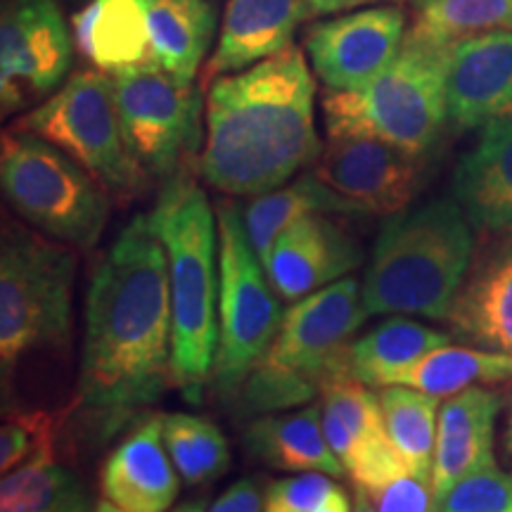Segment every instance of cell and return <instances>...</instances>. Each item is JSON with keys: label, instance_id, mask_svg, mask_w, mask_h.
Listing matches in <instances>:
<instances>
[{"label": "cell", "instance_id": "cell-1", "mask_svg": "<svg viewBox=\"0 0 512 512\" xmlns=\"http://www.w3.org/2000/svg\"><path fill=\"white\" fill-rule=\"evenodd\" d=\"M83 323L74 403L107 439L174 384L169 261L147 214L133 216L95 266Z\"/></svg>", "mask_w": 512, "mask_h": 512}, {"label": "cell", "instance_id": "cell-2", "mask_svg": "<svg viewBox=\"0 0 512 512\" xmlns=\"http://www.w3.org/2000/svg\"><path fill=\"white\" fill-rule=\"evenodd\" d=\"M309 62L297 46L242 69L216 76L204 107V145L197 159L211 188L256 197L283 188L320 147L313 124Z\"/></svg>", "mask_w": 512, "mask_h": 512}, {"label": "cell", "instance_id": "cell-3", "mask_svg": "<svg viewBox=\"0 0 512 512\" xmlns=\"http://www.w3.org/2000/svg\"><path fill=\"white\" fill-rule=\"evenodd\" d=\"M147 216L169 261L174 311L171 375L185 399L197 403L211 382L219 347V223L209 197L190 171L164 181L155 207Z\"/></svg>", "mask_w": 512, "mask_h": 512}, {"label": "cell", "instance_id": "cell-4", "mask_svg": "<svg viewBox=\"0 0 512 512\" xmlns=\"http://www.w3.org/2000/svg\"><path fill=\"white\" fill-rule=\"evenodd\" d=\"M472 259V223L456 200L441 197L389 214L363 280L366 311L446 320Z\"/></svg>", "mask_w": 512, "mask_h": 512}, {"label": "cell", "instance_id": "cell-5", "mask_svg": "<svg viewBox=\"0 0 512 512\" xmlns=\"http://www.w3.org/2000/svg\"><path fill=\"white\" fill-rule=\"evenodd\" d=\"M368 316L363 285L349 275L297 299L242 384L240 413L259 418L292 411L320 396L332 375L351 373V342Z\"/></svg>", "mask_w": 512, "mask_h": 512}, {"label": "cell", "instance_id": "cell-6", "mask_svg": "<svg viewBox=\"0 0 512 512\" xmlns=\"http://www.w3.org/2000/svg\"><path fill=\"white\" fill-rule=\"evenodd\" d=\"M453 43L408 31L399 53L356 91L323 93L328 138L368 136L425 159L448 119L446 74Z\"/></svg>", "mask_w": 512, "mask_h": 512}, {"label": "cell", "instance_id": "cell-7", "mask_svg": "<svg viewBox=\"0 0 512 512\" xmlns=\"http://www.w3.org/2000/svg\"><path fill=\"white\" fill-rule=\"evenodd\" d=\"M74 278L76 254L69 245L5 221L0 238V366L5 384L27 356L69 344Z\"/></svg>", "mask_w": 512, "mask_h": 512}, {"label": "cell", "instance_id": "cell-8", "mask_svg": "<svg viewBox=\"0 0 512 512\" xmlns=\"http://www.w3.org/2000/svg\"><path fill=\"white\" fill-rule=\"evenodd\" d=\"M0 183L10 207L38 233L93 249L110 219V192L48 140L12 126L0 147Z\"/></svg>", "mask_w": 512, "mask_h": 512}, {"label": "cell", "instance_id": "cell-9", "mask_svg": "<svg viewBox=\"0 0 512 512\" xmlns=\"http://www.w3.org/2000/svg\"><path fill=\"white\" fill-rule=\"evenodd\" d=\"M15 128L60 147L117 200L136 197L150 178L128 150L114 76L100 69L76 72L48 100L17 119Z\"/></svg>", "mask_w": 512, "mask_h": 512}, {"label": "cell", "instance_id": "cell-10", "mask_svg": "<svg viewBox=\"0 0 512 512\" xmlns=\"http://www.w3.org/2000/svg\"><path fill=\"white\" fill-rule=\"evenodd\" d=\"M219 223V347L211 387L221 396H238L242 384L266 354L283 323L266 268L249 242L240 207L216 204Z\"/></svg>", "mask_w": 512, "mask_h": 512}, {"label": "cell", "instance_id": "cell-11", "mask_svg": "<svg viewBox=\"0 0 512 512\" xmlns=\"http://www.w3.org/2000/svg\"><path fill=\"white\" fill-rule=\"evenodd\" d=\"M114 93L128 150L152 178H174L202 143V93L164 69H131L114 76Z\"/></svg>", "mask_w": 512, "mask_h": 512}, {"label": "cell", "instance_id": "cell-12", "mask_svg": "<svg viewBox=\"0 0 512 512\" xmlns=\"http://www.w3.org/2000/svg\"><path fill=\"white\" fill-rule=\"evenodd\" d=\"M74 34L60 0H5L0 22V105L17 114L48 100L72 67Z\"/></svg>", "mask_w": 512, "mask_h": 512}, {"label": "cell", "instance_id": "cell-13", "mask_svg": "<svg viewBox=\"0 0 512 512\" xmlns=\"http://www.w3.org/2000/svg\"><path fill=\"white\" fill-rule=\"evenodd\" d=\"M311 174L358 214H396L420 188L422 159L377 138L332 136Z\"/></svg>", "mask_w": 512, "mask_h": 512}, {"label": "cell", "instance_id": "cell-14", "mask_svg": "<svg viewBox=\"0 0 512 512\" xmlns=\"http://www.w3.org/2000/svg\"><path fill=\"white\" fill-rule=\"evenodd\" d=\"M406 38L401 8H366L313 24L306 53L330 91H356L394 60Z\"/></svg>", "mask_w": 512, "mask_h": 512}, {"label": "cell", "instance_id": "cell-15", "mask_svg": "<svg viewBox=\"0 0 512 512\" xmlns=\"http://www.w3.org/2000/svg\"><path fill=\"white\" fill-rule=\"evenodd\" d=\"M361 261V247L347 230L325 214H311L285 228L261 264L273 290L285 302H297L347 278Z\"/></svg>", "mask_w": 512, "mask_h": 512}, {"label": "cell", "instance_id": "cell-16", "mask_svg": "<svg viewBox=\"0 0 512 512\" xmlns=\"http://www.w3.org/2000/svg\"><path fill=\"white\" fill-rule=\"evenodd\" d=\"M446 107L448 121L458 128L512 119V31H486L453 43Z\"/></svg>", "mask_w": 512, "mask_h": 512}, {"label": "cell", "instance_id": "cell-17", "mask_svg": "<svg viewBox=\"0 0 512 512\" xmlns=\"http://www.w3.org/2000/svg\"><path fill=\"white\" fill-rule=\"evenodd\" d=\"M178 489L181 477L164 446L159 413L143 415L102 465V498L124 512H169Z\"/></svg>", "mask_w": 512, "mask_h": 512}, {"label": "cell", "instance_id": "cell-18", "mask_svg": "<svg viewBox=\"0 0 512 512\" xmlns=\"http://www.w3.org/2000/svg\"><path fill=\"white\" fill-rule=\"evenodd\" d=\"M503 406L505 396L486 387L463 389L441 403L432 465L434 512L460 479L496 465L494 432Z\"/></svg>", "mask_w": 512, "mask_h": 512}, {"label": "cell", "instance_id": "cell-19", "mask_svg": "<svg viewBox=\"0 0 512 512\" xmlns=\"http://www.w3.org/2000/svg\"><path fill=\"white\" fill-rule=\"evenodd\" d=\"M446 323L472 347L512 354V230L472 259Z\"/></svg>", "mask_w": 512, "mask_h": 512}, {"label": "cell", "instance_id": "cell-20", "mask_svg": "<svg viewBox=\"0 0 512 512\" xmlns=\"http://www.w3.org/2000/svg\"><path fill=\"white\" fill-rule=\"evenodd\" d=\"M311 12L309 0H226L204 81L242 72L292 46V34Z\"/></svg>", "mask_w": 512, "mask_h": 512}, {"label": "cell", "instance_id": "cell-21", "mask_svg": "<svg viewBox=\"0 0 512 512\" xmlns=\"http://www.w3.org/2000/svg\"><path fill=\"white\" fill-rule=\"evenodd\" d=\"M453 200L472 228L501 235L512 230V119L484 126L453 174Z\"/></svg>", "mask_w": 512, "mask_h": 512}, {"label": "cell", "instance_id": "cell-22", "mask_svg": "<svg viewBox=\"0 0 512 512\" xmlns=\"http://www.w3.org/2000/svg\"><path fill=\"white\" fill-rule=\"evenodd\" d=\"M79 53L105 74L162 69L140 0H88L72 17Z\"/></svg>", "mask_w": 512, "mask_h": 512}, {"label": "cell", "instance_id": "cell-23", "mask_svg": "<svg viewBox=\"0 0 512 512\" xmlns=\"http://www.w3.org/2000/svg\"><path fill=\"white\" fill-rule=\"evenodd\" d=\"M242 446L249 456L275 470L344 475V465L339 463L325 437L320 406L252 418L242 432Z\"/></svg>", "mask_w": 512, "mask_h": 512}, {"label": "cell", "instance_id": "cell-24", "mask_svg": "<svg viewBox=\"0 0 512 512\" xmlns=\"http://www.w3.org/2000/svg\"><path fill=\"white\" fill-rule=\"evenodd\" d=\"M157 64L181 81H195L216 34L211 0H140Z\"/></svg>", "mask_w": 512, "mask_h": 512}, {"label": "cell", "instance_id": "cell-25", "mask_svg": "<svg viewBox=\"0 0 512 512\" xmlns=\"http://www.w3.org/2000/svg\"><path fill=\"white\" fill-rule=\"evenodd\" d=\"M512 380V354L472 347H441L422 356L411 366L382 375L373 387H401L418 389L437 399L479 387V384H498Z\"/></svg>", "mask_w": 512, "mask_h": 512}, {"label": "cell", "instance_id": "cell-26", "mask_svg": "<svg viewBox=\"0 0 512 512\" xmlns=\"http://www.w3.org/2000/svg\"><path fill=\"white\" fill-rule=\"evenodd\" d=\"M240 214L245 221L249 242H252L259 259H264L273 242L280 238V233L304 216L358 214V211L309 171L290 185L266 192V195L249 197L245 207H240Z\"/></svg>", "mask_w": 512, "mask_h": 512}, {"label": "cell", "instance_id": "cell-27", "mask_svg": "<svg viewBox=\"0 0 512 512\" xmlns=\"http://www.w3.org/2000/svg\"><path fill=\"white\" fill-rule=\"evenodd\" d=\"M451 339V332L394 316L351 342V375L373 387L382 375L411 366L434 349L448 347Z\"/></svg>", "mask_w": 512, "mask_h": 512}, {"label": "cell", "instance_id": "cell-28", "mask_svg": "<svg viewBox=\"0 0 512 512\" xmlns=\"http://www.w3.org/2000/svg\"><path fill=\"white\" fill-rule=\"evenodd\" d=\"M439 403L441 399L437 396L401 384L380 387V406L392 446L415 475L430 482L437 448Z\"/></svg>", "mask_w": 512, "mask_h": 512}, {"label": "cell", "instance_id": "cell-29", "mask_svg": "<svg viewBox=\"0 0 512 512\" xmlns=\"http://www.w3.org/2000/svg\"><path fill=\"white\" fill-rule=\"evenodd\" d=\"M86 484L60 463H29L3 475L0 512H95Z\"/></svg>", "mask_w": 512, "mask_h": 512}, {"label": "cell", "instance_id": "cell-30", "mask_svg": "<svg viewBox=\"0 0 512 512\" xmlns=\"http://www.w3.org/2000/svg\"><path fill=\"white\" fill-rule=\"evenodd\" d=\"M159 425L171 463L188 486L209 484L230 470L228 439L211 420L192 413H159Z\"/></svg>", "mask_w": 512, "mask_h": 512}, {"label": "cell", "instance_id": "cell-31", "mask_svg": "<svg viewBox=\"0 0 512 512\" xmlns=\"http://www.w3.org/2000/svg\"><path fill=\"white\" fill-rule=\"evenodd\" d=\"M411 29L441 43L512 31V0H413Z\"/></svg>", "mask_w": 512, "mask_h": 512}, {"label": "cell", "instance_id": "cell-32", "mask_svg": "<svg viewBox=\"0 0 512 512\" xmlns=\"http://www.w3.org/2000/svg\"><path fill=\"white\" fill-rule=\"evenodd\" d=\"M76 403L57 408H10L0 430V470L10 472L29 463H53L62 432Z\"/></svg>", "mask_w": 512, "mask_h": 512}, {"label": "cell", "instance_id": "cell-33", "mask_svg": "<svg viewBox=\"0 0 512 512\" xmlns=\"http://www.w3.org/2000/svg\"><path fill=\"white\" fill-rule=\"evenodd\" d=\"M264 512H351V498L332 475L302 472L266 486Z\"/></svg>", "mask_w": 512, "mask_h": 512}, {"label": "cell", "instance_id": "cell-34", "mask_svg": "<svg viewBox=\"0 0 512 512\" xmlns=\"http://www.w3.org/2000/svg\"><path fill=\"white\" fill-rule=\"evenodd\" d=\"M437 512H512V472L498 465L472 472L448 491Z\"/></svg>", "mask_w": 512, "mask_h": 512}, {"label": "cell", "instance_id": "cell-35", "mask_svg": "<svg viewBox=\"0 0 512 512\" xmlns=\"http://www.w3.org/2000/svg\"><path fill=\"white\" fill-rule=\"evenodd\" d=\"M358 489V486H356ZM377 512H434L430 479L401 470L399 475L384 479L375 489H361Z\"/></svg>", "mask_w": 512, "mask_h": 512}, {"label": "cell", "instance_id": "cell-36", "mask_svg": "<svg viewBox=\"0 0 512 512\" xmlns=\"http://www.w3.org/2000/svg\"><path fill=\"white\" fill-rule=\"evenodd\" d=\"M264 498L259 482L254 477L238 479L209 505L207 512H264Z\"/></svg>", "mask_w": 512, "mask_h": 512}, {"label": "cell", "instance_id": "cell-37", "mask_svg": "<svg viewBox=\"0 0 512 512\" xmlns=\"http://www.w3.org/2000/svg\"><path fill=\"white\" fill-rule=\"evenodd\" d=\"M363 3H373V0H309L313 15H330V12L351 10Z\"/></svg>", "mask_w": 512, "mask_h": 512}, {"label": "cell", "instance_id": "cell-38", "mask_svg": "<svg viewBox=\"0 0 512 512\" xmlns=\"http://www.w3.org/2000/svg\"><path fill=\"white\" fill-rule=\"evenodd\" d=\"M95 512H124L119 508H114L110 501H100L98 503V510ZM169 512H207V501L204 498H195V501H188V503H181L178 508L169 510Z\"/></svg>", "mask_w": 512, "mask_h": 512}, {"label": "cell", "instance_id": "cell-39", "mask_svg": "<svg viewBox=\"0 0 512 512\" xmlns=\"http://www.w3.org/2000/svg\"><path fill=\"white\" fill-rule=\"evenodd\" d=\"M503 453L512 465V392L505 399V425H503Z\"/></svg>", "mask_w": 512, "mask_h": 512}, {"label": "cell", "instance_id": "cell-40", "mask_svg": "<svg viewBox=\"0 0 512 512\" xmlns=\"http://www.w3.org/2000/svg\"><path fill=\"white\" fill-rule=\"evenodd\" d=\"M351 512H377L373 508V503H370V498L363 494L361 489H356V498H354V510Z\"/></svg>", "mask_w": 512, "mask_h": 512}, {"label": "cell", "instance_id": "cell-41", "mask_svg": "<svg viewBox=\"0 0 512 512\" xmlns=\"http://www.w3.org/2000/svg\"><path fill=\"white\" fill-rule=\"evenodd\" d=\"M64 3H86V0H64Z\"/></svg>", "mask_w": 512, "mask_h": 512}]
</instances>
